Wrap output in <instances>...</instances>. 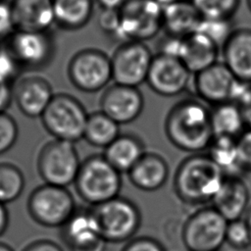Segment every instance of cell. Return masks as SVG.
I'll use <instances>...</instances> for the list:
<instances>
[{
    "label": "cell",
    "instance_id": "cell-1",
    "mask_svg": "<svg viewBox=\"0 0 251 251\" xmlns=\"http://www.w3.org/2000/svg\"><path fill=\"white\" fill-rule=\"evenodd\" d=\"M164 127L174 146L191 154L204 153L215 137L210 109L194 98H184L176 103L167 114Z\"/></svg>",
    "mask_w": 251,
    "mask_h": 251
},
{
    "label": "cell",
    "instance_id": "cell-2",
    "mask_svg": "<svg viewBox=\"0 0 251 251\" xmlns=\"http://www.w3.org/2000/svg\"><path fill=\"white\" fill-rule=\"evenodd\" d=\"M225 176L207 153L191 154L176 168L174 176V191L186 204L211 203Z\"/></svg>",
    "mask_w": 251,
    "mask_h": 251
},
{
    "label": "cell",
    "instance_id": "cell-3",
    "mask_svg": "<svg viewBox=\"0 0 251 251\" xmlns=\"http://www.w3.org/2000/svg\"><path fill=\"white\" fill-rule=\"evenodd\" d=\"M74 185L78 196L95 207L120 196L122 174L103 155H92L81 162Z\"/></svg>",
    "mask_w": 251,
    "mask_h": 251
},
{
    "label": "cell",
    "instance_id": "cell-4",
    "mask_svg": "<svg viewBox=\"0 0 251 251\" xmlns=\"http://www.w3.org/2000/svg\"><path fill=\"white\" fill-rule=\"evenodd\" d=\"M88 116L85 107L75 96L57 93L40 120L54 139L75 143L83 139Z\"/></svg>",
    "mask_w": 251,
    "mask_h": 251
},
{
    "label": "cell",
    "instance_id": "cell-5",
    "mask_svg": "<svg viewBox=\"0 0 251 251\" xmlns=\"http://www.w3.org/2000/svg\"><path fill=\"white\" fill-rule=\"evenodd\" d=\"M77 209L75 200L68 189L43 183L28 195L26 210L30 218L39 226L61 228Z\"/></svg>",
    "mask_w": 251,
    "mask_h": 251
},
{
    "label": "cell",
    "instance_id": "cell-6",
    "mask_svg": "<svg viewBox=\"0 0 251 251\" xmlns=\"http://www.w3.org/2000/svg\"><path fill=\"white\" fill-rule=\"evenodd\" d=\"M99 231L107 243H122L132 239L141 225V213L131 200L118 196L91 207Z\"/></svg>",
    "mask_w": 251,
    "mask_h": 251
},
{
    "label": "cell",
    "instance_id": "cell-7",
    "mask_svg": "<svg viewBox=\"0 0 251 251\" xmlns=\"http://www.w3.org/2000/svg\"><path fill=\"white\" fill-rule=\"evenodd\" d=\"M227 221L212 206H202L182 225L181 241L187 251H220L226 244Z\"/></svg>",
    "mask_w": 251,
    "mask_h": 251
},
{
    "label": "cell",
    "instance_id": "cell-8",
    "mask_svg": "<svg viewBox=\"0 0 251 251\" xmlns=\"http://www.w3.org/2000/svg\"><path fill=\"white\" fill-rule=\"evenodd\" d=\"M81 162L75 143L53 138L39 150L36 168L44 183L68 187L74 184Z\"/></svg>",
    "mask_w": 251,
    "mask_h": 251
},
{
    "label": "cell",
    "instance_id": "cell-9",
    "mask_svg": "<svg viewBox=\"0 0 251 251\" xmlns=\"http://www.w3.org/2000/svg\"><path fill=\"white\" fill-rule=\"evenodd\" d=\"M119 13L121 43L145 42L163 30V6L154 0H126Z\"/></svg>",
    "mask_w": 251,
    "mask_h": 251
},
{
    "label": "cell",
    "instance_id": "cell-10",
    "mask_svg": "<svg viewBox=\"0 0 251 251\" xmlns=\"http://www.w3.org/2000/svg\"><path fill=\"white\" fill-rule=\"evenodd\" d=\"M67 73L76 89L86 93L98 92L113 80L111 57L99 49H81L71 58Z\"/></svg>",
    "mask_w": 251,
    "mask_h": 251
},
{
    "label": "cell",
    "instance_id": "cell-11",
    "mask_svg": "<svg viewBox=\"0 0 251 251\" xmlns=\"http://www.w3.org/2000/svg\"><path fill=\"white\" fill-rule=\"evenodd\" d=\"M154 55L145 42L126 41L111 56L114 83L138 87L146 82Z\"/></svg>",
    "mask_w": 251,
    "mask_h": 251
},
{
    "label": "cell",
    "instance_id": "cell-12",
    "mask_svg": "<svg viewBox=\"0 0 251 251\" xmlns=\"http://www.w3.org/2000/svg\"><path fill=\"white\" fill-rule=\"evenodd\" d=\"M5 47L22 69L38 70L50 64L55 55V41L49 31L16 30Z\"/></svg>",
    "mask_w": 251,
    "mask_h": 251
},
{
    "label": "cell",
    "instance_id": "cell-13",
    "mask_svg": "<svg viewBox=\"0 0 251 251\" xmlns=\"http://www.w3.org/2000/svg\"><path fill=\"white\" fill-rule=\"evenodd\" d=\"M60 235L69 251H105L107 242L100 234L91 207L78 208L60 228Z\"/></svg>",
    "mask_w": 251,
    "mask_h": 251
},
{
    "label": "cell",
    "instance_id": "cell-14",
    "mask_svg": "<svg viewBox=\"0 0 251 251\" xmlns=\"http://www.w3.org/2000/svg\"><path fill=\"white\" fill-rule=\"evenodd\" d=\"M190 75L191 73L180 60L156 54L154 55L146 83L156 94L174 97L187 88Z\"/></svg>",
    "mask_w": 251,
    "mask_h": 251
},
{
    "label": "cell",
    "instance_id": "cell-15",
    "mask_svg": "<svg viewBox=\"0 0 251 251\" xmlns=\"http://www.w3.org/2000/svg\"><path fill=\"white\" fill-rule=\"evenodd\" d=\"M143 108L144 98L138 87L113 83L100 98V111L120 126L135 121Z\"/></svg>",
    "mask_w": 251,
    "mask_h": 251
},
{
    "label": "cell",
    "instance_id": "cell-16",
    "mask_svg": "<svg viewBox=\"0 0 251 251\" xmlns=\"http://www.w3.org/2000/svg\"><path fill=\"white\" fill-rule=\"evenodd\" d=\"M50 82L43 76L28 75L19 77L13 85V101L27 118H41L54 97Z\"/></svg>",
    "mask_w": 251,
    "mask_h": 251
},
{
    "label": "cell",
    "instance_id": "cell-17",
    "mask_svg": "<svg viewBox=\"0 0 251 251\" xmlns=\"http://www.w3.org/2000/svg\"><path fill=\"white\" fill-rule=\"evenodd\" d=\"M235 78L224 62L218 61L194 75L193 86L199 100L215 106L229 102Z\"/></svg>",
    "mask_w": 251,
    "mask_h": 251
},
{
    "label": "cell",
    "instance_id": "cell-18",
    "mask_svg": "<svg viewBox=\"0 0 251 251\" xmlns=\"http://www.w3.org/2000/svg\"><path fill=\"white\" fill-rule=\"evenodd\" d=\"M227 222L243 219L250 206L249 188L240 176H226L211 202Z\"/></svg>",
    "mask_w": 251,
    "mask_h": 251
},
{
    "label": "cell",
    "instance_id": "cell-19",
    "mask_svg": "<svg viewBox=\"0 0 251 251\" xmlns=\"http://www.w3.org/2000/svg\"><path fill=\"white\" fill-rule=\"evenodd\" d=\"M17 30L50 31L55 25L53 0H11Z\"/></svg>",
    "mask_w": 251,
    "mask_h": 251
},
{
    "label": "cell",
    "instance_id": "cell-20",
    "mask_svg": "<svg viewBox=\"0 0 251 251\" xmlns=\"http://www.w3.org/2000/svg\"><path fill=\"white\" fill-rule=\"evenodd\" d=\"M224 64L238 79L251 82V28H235L222 47Z\"/></svg>",
    "mask_w": 251,
    "mask_h": 251
},
{
    "label": "cell",
    "instance_id": "cell-21",
    "mask_svg": "<svg viewBox=\"0 0 251 251\" xmlns=\"http://www.w3.org/2000/svg\"><path fill=\"white\" fill-rule=\"evenodd\" d=\"M169 174V165L163 156L155 152H146L127 176L133 186L142 191L152 192L164 186Z\"/></svg>",
    "mask_w": 251,
    "mask_h": 251
},
{
    "label": "cell",
    "instance_id": "cell-22",
    "mask_svg": "<svg viewBox=\"0 0 251 251\" xmlns=\"http://www.w3.org/2000/svg\"><path fill=\"white\" fill-rule=\"evenodd\" d=\"M202 16L189 0H178L163 7V30L185 38L197 32Z\"/></svg>",
    "mask_w": 251,
    "mask_h": 251
},
{
    "label": "cell",
    "instance_id": "cell-23",
    "mask_svg": "<svg viewBox=\"0 0 251 251\" xmlns=\"http://www.w3.org/2000/svg\"><path fill=\"white\" fill-rule=\"evenodd\" d=\"M145 153V146L137 135L121 133L102 155L121 174H127Z\"/></svg>",
    "mask_w": 251,
    "mask_h": 251
},
{
    "label": "cell",
    "instance_id": "cell-24",
    "mask_svg": "<svg viewBox=\"0 0 251 251\" xmlns=\"http://www.w3.org/2000/svg\"><path fill=\"white\" fill-rule=\"evenodd\" d=\"M220 48L202 33L184 38L180 61L191 74H197L218 62Z\"/></svg>",
    "mask_w": 251,
    "mask_h": 251
},
{
    "label": "cell",
    "instance_id": "cell-25",
    "mask_svg": "<svg viewBox=\"0 0 251 251\" xmlns=\"http://www.w3.org/2000/svg\"><path fill=\"white\" fill-rule=\"evenodd\" d=\"M93 0H53L55 25L66 30L85 26L93 16Z\"/></svg>",
    "mask_w": 251,
    "mask_h": 251
},
{
    "label": "cell",
    "instance_id": "cell-26",
    "mask_svg": "<svg viewBox=\"0 0 251 251\" xmlns=\"http://www.w3.org/2000/svg\"><path fill=\"white\" fill-rule=\"evenodd\" d=\"M211 125L214 136L237 138L247 127L238 105L226 102L210 109Z\"/></svg>",
    "mask_w": 251,
    "mask_h": 251
},
{
    "label": "cell",
    "instance_id": "cell-27",
    "mask_svg": "<svg viewBox=\"0 0 251 251\" xmlns=\"http://www.w3.org/2000/svg\"><path fill=\"white\" fill-rule=\"evenodd\" d=\"M207 155L225 176H241L244 174L240 166L235 138L215 136L207 149Z\"/></svg>",
    "mask_w": 251,
    "mask_h": 251
},
{
    "label": "cell",
    "instance_id": "cell-28",
    "mask_svg": "<svg viewBox=\"0 0 251 251\" xmlns=\"http://www.w3.org/2000/svg\"><path fill=\"white\" fill-rule=\"evenodd\" d=\"M121 134L120 125L101 111L88 116L83 139L98 148H107Z\"/></svg>",
    "mask_w": 251,
    "mask_h": 251
},
{
    "label": "cell",
    "instance_id": "cell-29",
    "mask_svg": "<svg viewBox=\"0 0 251 251\" xmlns=\"http://www.w3.org/2000/svg\"><path fill=\"white\" fill-rule=\"evenodd\" d=\"M25 186L22 170L10 162H0V202L9 204L19 199Z\"/></svg>",
    "mask_w": 251,
    "mask_h": 251
},
{
    "label": "cell",
    "instance_id": "cell-30",
    "mask_svg": "<svg viewBox=\"0 0 251 251\" xmlns=\"http://www.w3.org/2000/svg\"><path fill=\"white\" fill-rule=\"evenodd\" d=\"M202 18L232 19L240 0H189Z\"/></svg>",
    "mask_w": 251,
    "mask_h": 251
},
{
    "label": "cell",
    "instance_id": "cell-31",
    "mask_svg": "<svg viewBox=\"0 0 251 251\" xmlns=\"http://www.w3.org/2000/svg\"><path fill=\"white\" fill-rule=\"evenodd\" d=\"M232 19H206L203 18L197 32L212 40L220 49L234 30Z\"/></svg>",
    "mask_w": 251,
    "mask_h": 251
},
{
    "label": "cell",
    "instance_id": "cell-32",
    "mask_svg": "<svg viewBox=\"0 0 251 251\" xmlns=\"http://www.w3.org/2000/svg\"><path fill=\"white\" fill-rule=\"evenodd\" d=\"M226 243L235 250H243L251 246L249 230L243 219L227 223Z\"/></svg>",
    "mask_w": 251,
    "mask_h": 251
},
{
    "label": "cell",
    "instance_id": "cell-33",
    "mask_svg": "<svg viewBox=\"0 0 251 251\" xmlns=\"http://www.w3.org/2000/svg\"><path fill=\"white\" fill-rule=\"evenodd\" d=\"M19 127L15 119L7 112L0 114V155L8 152L17 142Z\"/></svg>",
    "mask_w": 251,
    "mask_h": 251
},
{
    "label": "cell",
    "instance_id": "cell-34",
    "mask_svg": "<svg viewBox=\"0 0 251 251\" xmlns=\"http://www.w3.org/2000/svg\"><path fill=\"white\" fill-rule=\"evenodd\" d=\"M23 70L13 55L5 46L0 52V80L13 85L19 78L20 71Z\"/></svg>",
    "mask_w": 251,
    "mask_h": 251
},
{
    "label": "cell",
    "instance_id": "cell-35",
    "mask_svg": "<svg viewBox=\"0 0 251 251\" xmlns=\"http://www.w3.org/2000/svg\"><path fill=\"white\" fill-rule=\"evenodd\" d=\"M120 24L119 10H101L98 16V25L104 33L117 39L120 31Z\"/></svg>",
    "mask_w": 251,
    "mask_h": 251
},
{
    "label": "cell",
    "instance_id": "cell-36",
    "mask_svg": "<svg viewBox=\"0 0 251 251\" xmlns=\"http://www.w3.org/2000/svg\"><path fill=\"white\" fill-rule=\"evenodd\" d=\"M184 38L166 34L158 41V53L168 57H173L180 60L183 49Z\"/></svg>",
    "mask_w": 251,
    "mask_h": 251
},
{
    "label": "cell",
    "instance_id": "cell-37",
    "mask_svg": "<svg viewBox=\"0 0 251 251\" xmlns=\"http://www.w3.org/2000/svg\"><path fill=\"white\" fill-rule=\"evenodd\" d=\"M238 158L243 173H251V129L246 128L237 138Z\"/></svg>",
    "mask_w": 251,
    "mask_h": 251
},
{
    "label": "cell",
    "instance_id": "cell-38",
    "mask_svg": "<svg viewBox=\"0 0 251 251\" xmlns=\"http://www.w3.org/2000/svg\"><path fill=\"white\" fill-rule=\"evenodd\" d=\"M121 251H166L163 244L151 236H138L126 242Z\"/></svg>",
    "mask_w": 251,
    "mask_h": 251
},
{
    "label": "cell",
    "instance_id": "cell-39",
    "mask_svg": "<svg viewBox=\"0 0 251 251\" xmlns=\"http://www.w3.org/2000/svg\"><path fill=\"white\" fill-rule=\"evenodd\" d=\"M16 25L10 2H0V40H7L15 31Z\"/></svg>",
    "mask_w": 251,
    "mask_h": 251
},
{
    "label": "cell",
    "instance_id": "cell-40",
    "mask_svg": "<svg viewBox=\"0 0 251 251\" xmlns=\"http://www.w3.org/2000/svg\"><path fill=\"white\" fill-rule=\"evenodd\" d=\"M22 251H65L63 247L51 239H36L23 248Z\"/></svg>",
    "mask_w": 251,
    "mask_h": 251
},
{
    "label": "cell",
    "instance_id": "cell-41",
    "mask_svg": "<svg viewBox=\"0 0 251 251\" xmlns=\"http://www.w3.org/2000/svg\"><path fill=\"white\" fill-rule=\"evenodd\" d=\"M13 102V85L0 80V114L5 113Z\"/></svg>",
    "mask_w": 251,
    "mask_h": 251
},
{
    "label": "cell",
    "instance_id": "cell-42",
    "mask_svg": "<svg viewBox=\"0 0 251 251\" xmlns=\"http://www.w3.org/2000/svg\"><path fill=\"white\" fill-rule=\"evenodd\" d=\"M247 128L251 129V89L242 103L239 105Z\"/></svg>",
    "mask_w": 251,
    "mask_h": 251
},
{
    "label": "cell",
    "instance_id": "cell-43",
    "mask_svg": "<svg viewBox=\"0 0 251 251\" xmlns=\"http://www.w3.org/2000/svg\"><path fill=\"white\" fill-rule=\"evenodd\" d=\"M10 224V215L6 204L0 202V236L8 229Z\"/></svg>",
    "mask_w": 251,
    "mask_h": 251
},
{
    "label": "cell",
    "instance_id": "cell-44",
    "mask_svg": "<svg viewBox=\"0 0 251 251\" xmlns=\"http://www.w3.org/2000/svg\"><path fill=\"white\" fill-rule=\"evenodd\" d=\"M101 10H119L126 0H93Z\"/></svg>",
    "mask_w": 251,
    "mask_h": 251
},
{
    "label": "cell",
    "instance_id": "cell-45",
    "mask_svg": "<svg viewBox=\"0 0 251 251\" xmlns=\"http://www.w3.org/2000/svg\"><path fill=\"white\" fill-rule=\"evenodd\" d=\"M243 220L248 227V230H249V234H250V239H251V204L247 210V212L245 213L244 217H243Z\"/></svg>",
    "mask_w": 251,
    "mask_h": 251
},
{
    "label": "cell",
    "instance_id": "cell-46",
    "mask_svg": "<svg viewBox=\"0 0 251 251\" xmlns=\"http://www.w3.org/2000/svg\"><path fill=\"white\" fill-rule=\"evenodd\" d=\"M0 251H15L9 244L0 241Z\"/></svg>",
    "mask_w": 251,
    "mask_h": 251
},
{
    "label": "cell",
    "instance_id": "cell-47",
    "mask_svg": "<svg viewBox=\"0 0 251 251\" xmlns=\"http://www.w3.org/2000/svg\"><path fill=\"white\" fill-rule=\"evenodd\" d=\"M154 1H156L158 4H160L161 6H167V5H169V4H171V3H174V2H176V1H178V0H154Z\"/></svg>",
    "mask_w": 251,
    "mask_h": 251
},
{
    "label": "cell",
    "instance_id": "cell-48",
    "mask_svg": "<svg viewBox=\"0 0 251 251\" xmlns=\"http://www.w3.org/2000/svg\"><path fill=\"white\" fill-rule=\"evenodd\" d=\"M246 3H247V6H248L249 10L251 11V0H246Z\"/></svg>",
    "mask_w": 251,
    "mask_h": 251
},
{
    "label": "cell",
    "instance_id": "cell-49",
    "mask_svg": "<svg viewBox=\"0 0 251 251\" xmlns=\"http://www.w3.org/2000/svg\"><path fill=\"white\" fill-rule=\"evenodd\" d=\"M1 49H2V46L0 45V52H1Z\"/></svg>",
    "mask_w": 251,
    "mask_h": 251
},
{
    "label": "cell",
    "instance_id": "cell-50",
    "mask_svg": "<svg viewBox=\"0 0 251 251\" xmlns=\"http://www.w3.org/2000/svg\"><path fill=\"white\" fill-rule=\"evenodd\" d=\"M1 1H5V0H0V2H1Z\"/></svg>",
    "mask_w": 251,
    "mask_h": 251
}]
</instances>
